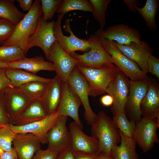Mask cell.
<instances>
[{
  "instance_id": "obj_19",
  "label": "cell",
  "mask_w": 159,
  "mask_h": 159,
  "mask_svg": "<svg viewBox=\"0 0 159 159\" xmlns=\"http://www.w3.org/2000/svg\"><path fill=\"white\" fill-rule=\"evenodd\" d=\"M67 118V116H60L48 133L47 139L48 148L59 152L69 147V132L66 125Z\"/></svg>"
},
{
  "instance_id": "obj_11",
  "label": "cell",
  "mask_w": 159,
  "mask_h": 159,
  "mask_svg": "<svg viewBox=\"0 0 159 159\" xmlns=\"http://www.w3.org/2000/svg\"><path fill=\"white\" fill-rule=\"evenodd\" d=\"M67 82L80 100L85 110V120L88 125H91L94 121L96 114L93 111L90 104L88 83L76 66L70 74Z\"/></svg>"
},
{
  "instance_id": "obj_31",
  "label": "cell",
  "mask_w": 159,
  "mask_h": 159,
  "mask_svg": "<svg viewBox=\"0 0 159 159\" xmlns=\"http://www.w3.org/2000/svg\"><path fill=\"white\" fill-rule=\"evenodd\" d=\"M112 120L116 127L125 136L132 138L135 122L129 120L125 112H119L113 115Z\"/></svg>"
},
{
  "instance_id": "obj_20",
  "label": "cell",
  "mask_w": 159,
  "mask_h": 159,
  "mask_svg": "<svg viewBox=\"0 0 159 159\" xmlns=\"http://www.w3.org/2000/svg\"><path fill=\"white\" fill-rule=\"evenodd\" d=\"M12 143L18 159H32L36 152L41 148L39 139L30 133L16 134Z\"/></svg>"
},
{
  "instance_id": "obj_7",
  "label": "cell",
  "mask_w": 159,
  "mask_h": 159,
  "mask_svg": "<svg viewBox=\"0 0 159 159\" xmlns=\"http://www.w3.org/2000/svg\"><path fill=\"white\" fill-rule=\"evenodd\" d=\"M88 40L90 44V48L88 52L82 54L75 52L70 54L78 61L76 66L96 67L113 63L111 56L94 34H91Z\"/></svg>"
},
{
  "instance_id": "obj_15",
  "label": "cell",
  "mask_w": 159,
  "mask_h": 159,
  "mask_svg": "<svg viewBox=\"0 0 159 159\" xmlns=\"http://www.w3.org/2000/svg\"><path fill=\"white\" fill-rule=\"evenodd\" d=\"M60 116L57 111L41 120L32 123L19 126L11 124L9 126L16 134L30 133L37 137L41 144H47V134L57 122Z\"/></svg>"
},
{
  "instance_id": "obj_3",
  "label": "cell",
  "mask_w": 159,
  "mask_h": 159,
  "mask_svg": "<svg viewBox=\"0 0 159 159\" xmlns=\"http://www.w3.org/2000/svg\"><path fill=\"white\" fill-rule=\"evenodd\" d=\"M76 67L88 83L89 95L93 97L106 93L119 70L113 63L96 67Z\"/></svg>"
},
{
  "instance_id": "obj_27",
  "label": "cell",
  "mask_w": 159,
  "mask_h": 159,
  "mask_svg": "<svg viewBox=\"0 0 159 159\" xmlns=\"http://www.w3.org/2000/svg\"><path fill=\"white\" fill-rule=\"evenodd\" d=\"M158 0H147L142 8L136 6L135 9L144 19L148 28L152 32H155L157 28L155 21V16L158 11Z\"/></svg>"
},
{
  "instance_id": "obj_12",
  "label": "cell",
  "mask_w": 159,
  "mask_h": 159,
  "mask_svg": "<svg viewBox=\"0 0 159 159\" xmlns=\"http://www.w3.org/2000/svg\"><path fill=\"white\" fill-rule=\"evenodd\" d=\"M129 78L118 70L106 90V93L113 98L111 111L113 115L119 112H125L126 103L129 90Z\"/></svg>"
},
{
  "instance_id": "obj_46",
  "label": "cell",
  "mask_w": 159,
  "mask_h": 159,
  "mask_svg": "<svg viewBox=\"0 0 159 159\" xmlns=\"http://www.w3.org/2000/svg\"><path fill=\"white\" fill-rule=\"evenodd\" d=\"M101 104L104 106L108 107L111 105L113 103V99L109 95L102 96L100 100Z\"/></svg>"
},
{
  "instance_id": "obj_17",
  "label": "cell",
  "mask_w": 159,
  "mask_h": 159,
  "mask_svg": "<svg viewBox=\"0 0 159 159\" xmlns=\"http://www.w3.org/2000/svg\"><path fill=\"white\" fill-rule=\"evenodd\" d=\"M82 104L80 98L67 82H62V95L57 111L60 116L70 117L82 128L83 124L79 115V109Z\"/></svg>"
},
{
  "instance_id": "obj_23",
  "label": "cell",
  "mask_w": 159,
  "mask_h": 159,
  "mask_svg": "<svg viewBox=\"0 0 159 159\" xmlns=\"http://www.w3.org/2000/svg\"><path fill=\"white\" fill-rule=\"evenodd\" d=\"M49 115L41 100H31L12 124L25 125L41 120Z\"/></svg>"
},
{
  "instance_id": "obj_22",
  "label": "cell",
  "mask_w": 159,
  "mask_h": 159,
  "mask_svg": "<svg viewBox=\"0 0 159 159\" xmlns=\"http://www.w3.org/2000/svg\"><path fill=\"white\" fill-rule=\"evenodd\" d=\"M62 82L57 75L49 82L41 99L49 115L57 111L61 98Z\"/></svg>"
},
{
  "instance_id": "obj_38",
  "label": "cell",
  "mask_w": 159,
  "mask_h": 159,
  "mask_svg": "<svg viewBox=\"0 0 159 159\" xmlns=\"http://www.w3.org/2000/svg\"><path fill=\"white\" fill-rule=\"evenodd\" d=\"M148 72L155 76L159 79V59L152 54L149 56L147 60Z\"/></svg>"
},
{
  "instance_id": "obj_16",
  "label": "cell",
  "mask_w": 159,
  "mask_h": 159,
  "mask_svg": "<svg viewBox=\"0 0 159 159\" xmlns=\"http://www.w3.org/2000/svg\"><path fill=\"white\" fill-rule=\"evenodd\" d=\"M112 41L124 55L135 63L143 72L147 73V60L153 52V49L148 43L143 40L138 42H132L129 45L126 46Z\"/></svg>"
},
{
  "instance_id": "obj_35",
  "label": "cell",
  "mask_w": 159,
  "mask_h": 159,
  "mask_svg": "<svg viewBox=\"0 0 159 159\" xmlns=\"http://www.w3.org/2000/svg\"><path fill=\"white\" fill-rule=\"evenodd\" d=\"M62 0H41V6L42 13V18L47 21L51 20L61 3Z\"/></svg>"
},
{
  "instance_id": "obj_1",
  "label": "cell",
  "mask_w": 159,
  "mask_h": 159,
  "mask_svg": "<svg viewBox=\"0 0 159 159\" xmlns=\"http://www.w3.org/2000/svg\"><path fill=\"white\" fill-rule=\"evenodd\" d=\"M41 0H36L30 9L22 19L15 26L10 37L2 46H16L20 47L26 54L30 37L35 32L42 13Z\"/></svg>"
},
{
  "instance_id": "obj_14",
  "label": "cell",
  "mask_w": 159,
  "mask_h": 159,
  "mask_svg": "<svg viewBox=\"0 0 159 159\" xmlns=\"http://www.w3.org/2000/svg\"><path fill=\"white\" fill-rule=\"evenodd\" d=\"M69 130V147L72 151L89 154L98 152L99 145L97 140L85 134L82 128L74 121L70 123Z\"/></svg>"
},
{
  "instance_id": "obj_10",
  "label": "cell",
  "mask_w": 159,
  "mask_h": 159,
  "mask_svg": "<svg viewBox=\"0 0 159 159\" xmlns=\"http://www.w3.org/2000/svg\"><path fill=\"white\" fill-rule=\"evenodd\" d=\"M55 22L54 20L45 21L41 17L35 32L29 39L28 46V50L34 47H40L46 58L50 62V49L56 41L54 29Z\"/></svg>"
},
{
  "instance_id": "obj_42",
  "label": "cell",
  "mask_w": 159,
  "mask_h": 159,
  "mask_svg": "<svg viewBox=\"0 0 159 159\" xmlns=\"http://www.w3.org/2000/svg\"><path fill=\"white\" fill-rule=\"evenodd\" d=\"M56 159H74L73 153L69 147L59 152Z\"/></svg>"
},
{
  "instance_id": "obj_32",
  "label": "cell",
  "mask_w": 159,
  "mask_h": 159,
  "mask_svg": "<svg viewBox=\"0 0 159 159\" xmlns=\"http://www.w3.org/2000/svg\"><path fill=\"white\" fill-rule=\"evenodd\" d=\"M24 52L16 46L0 47V61L7 63L18 61L25 57Z\"/></svg>"
},
{
  "instance_id": "obj_24",
  "label": "cell",
  "mask_w": 159,
  "mask_h": 159,
  "mask_svg": "<svg viewBox=\"0 0 159 159\" xmlns=\"http://www.w3.org/2000/svg\"><path fill=\"white\" fill-rule=\"evenodd\" d=\"M8 67L20 69L34 74L41 70L54 71L53 63L46 61L41 56L26 57L13 62L8 63Z\"/></svg>"
},
{
  "instance_id": "obj_33",
  "label": "cell",
  "mask_w": 159,
  "mask_h": 159,
  "mask_svg": "<svg viewBox=\"0 0 159 159\" xmlns=\"http://www.w3.org/2000/svg\"><path fill=\"white\" fill-rule=\"evenodd\" d=\"M93 8L94 18L98 22L100 29H103L106 23V11L111 0H90Z\"/></svg>"
},
{
  "instance_id": "obj_21",
  "label": "cell",
  "mask_w": 159,
  "mask_h": 159,
  "mask_svg": "<svg viewBox=\"0 0 159 159\" xmlns=\"http://www.w3.org/2000/svg\"><path fill=\"white\" fill-rule=\"evenodd\" d=\"M142 117L159 118V85L155 79L149 77L147 93L140 105Z\"/></svg>"
},
{
  "instance_id": "obj_37",
  "label": "cell",
  "mask_w": 159,
  "mask_h": 159,
  "mask_svg": "<svg viewBox=\"0 0 159 159\" xmlns=\"http://www.w3.org/2000/svg\"><path fill=\"white\" fill-rule=\"evenodd\" d=\"M11 124L6 108L4 92H0V126Z\"/></svg>"
},
{
  "instance_id": "obj_40",
  "label": "cell",
  "mask_w": 159,
  "mask_h": 159,
  "mask_svg": "<svg viewBox=\"0 0 159 159\" xmlns=\"http://www.w3.org/2000/svg\"><path fill=\"white\" fill-rule=\"evenodd\" d=\"M7 68H0V92H4L11 87L10 81L6 74Z\"/></svg>"
},
{
  "instance_id": "obj_13",
  "label": "cell",
  "mask_w": 159,
  "mask_h": 159,
  "mask_svg": "<svg viewBox=\"0 0 159 159\" xmlns=\"http://www.w3.org/2000/svg\"><path fill=\"white\" fill-rule=\"evenodd\" d=\"M51 62L55 71L62 82H67L69 76L78 61L65 52L56 41L50 50Z\"/></svg>"
},
{
  "instance_id": "obj_47",
  "label": "cell",
  "mask_w": 159,
  "mask_h": 159,
  "mask_svg": "<svg viewBox=\"0 0 159 159\" xmlns=\"http://www.w3.org/2000/svg\"><path fill=\"white\" fill-rule=\"evenodd\" d=\"M97 159H113L111 156L100 155Z\"/></svg>"
},
{
  "instance_id": "obj_43",
  "label": "cell",
  "mask_w": 159,
  "mask_h": 159,
  "mask_svg": "<svg viewBox=\"0 0 159 159\" xmlns=\"http://www.w3.org/2000/svg\"><path fill=\"white\" fill-rule=\"evenodd\" d=\"M123 1L126 4L127 9L134 13L137 11L135 7H138L140 5V2L137 0H123Z\"/></svg>"
},
{
  "instance_id": "obj_49",
  "label": "cell",
  "mask_w": 159,
  "mask_h": 159,
  "mask_svg": "<svg viewBox=\"0 0 159 159\" xmlns=\"http://www.w3.org/2000/svg\"><path fill=\"white\" fill-rule=\"evenodd\" d=\"M3 151L2 150H1L0 149V155L3 152Z\"/></svg>"
},
{
  "instance_id": "obj_9",
  "label": "cell",
  "mask_w": 159,
  "mask_h": 159,
  "mask_svg": "<svg viewBox=\"0 0 159 159\" xmlns=\"http://www.w3.org/2000/svg\"><path fill=\"white\" fill-rule=\"evenodd\" d=\"M94 35L99 40L107 39L126 46L132 42H140L141 38L138 30L124 24L114 25L106 29L100 28Z\"/></svg>"
},
{
  "instance_id": "obj_18",
  "label": "cell",
  "mask_w": 159,
  "mask_h": 159,
  "mask_svg": "<svg viewBox=\"0 0 159 159\" xmlns=\"http://www.w3.org/2000/svg\"><path fill=\"white\" fill-rule=\"evenodd\" d=\"M4 95L6 110L12 124L31 100L19 88L11 87Z\"/></svg>"
},
{
  "instance_id": "obj_48",
  "label": "cell",
  "mask_w": 159,
  "mask_h": 159,
  "mask_svg": "<svg viewBox=\"0 0 159 159\" xmlns=\"http://www.w3.org/2000/svg\"><path fill=\"white\" fill-rule=\"evenodd\" d=\"M8 63L0 61V68H8Z\"/></svg>"
},
{
  "instance_id": "obj_5",
  "label": "cell",
  "mask_w": 159,
  "mask_h": 159,
  "mask_svg": "<svg viewBox=\"0 0 159 159\" xmlns=\"http://www.w3.org/2000/svg\"><path fill=\"white\" fill-rule=\"evenodd\" d=\"M64 14H59L54 26V36L59 44L66 52L71 54L76 51L85 53L89 51L90 44L88 40L78 38L74 33L70 25L69 19L65 21L63 26L64 31L70 33L69 36H64L61 27V21Z\"/></svg>"
},
{
  "instance_id": "obj_8",
  "label": "cell",
  "mask_w": 159,
  "mask_h": 159,
  "mask_svg": "<svg viewBox=\"0 0 159 159\" xmlns=\"http://www.w3.org/2000/svg\"><path fill=\"white\" fill-rule=\"evenodd\" d=\"M149 77L137 81L130 80L129 92L126 103L125 113L130 121L135 122L142 118L140 105L147 93L148 87Z\"/></svg>"
},
{
  "instance_id": "obj_41",
  "label": "cell",
  "mask_w": 159,
  "mask_h": 159,
  "mask_svg": "<svg viewBox=\"0 0 159 159\" xmlns=\"http://www.w3.org/2000/svg\"><path fill=\"white\" fill-rule=\"evenodd\" d=\"M72 152L74 159H97L100 155L98 152L93 154L73 151Z\"/></svg>"
},
{
  "instance_id": "obj_34",
  "label": "cell",
  "mask_w": 159,
  "mask_h": 159,
  "mask_svg": "<svg viewBox=\"0 0 159 159\" xmlns=\"http://www.w3.org/2000/svg\"><path fill=\"white\" fill-rule=\"evenodd\" d=\"M9 125L0 126V149L3 151H9L11 149L13 141L16 134Z\"/></svg>"
},
{
  "instance_id": "obj_45",
  "label": "cell",
  "mask_w": 159,
  "mask_h": 159,
  "mask_svg": "<svg viewBox=\"0 0 159 159\" xmlns=\"http://www.w3.org/2000/svg\"><path fill=\"white\" fill-rule=\"evenodd\" d=\"M21 8L25 11H29L33 4L32 0H17Z\"/></svg>"
},
{
  "instance_id": "obj_25",
  "label": "cell",
  "mask_w": 159,
  "mask_h": 159,
  "mask_svg": "<svg viewBox=\"0 0 159 159\" xmlns=\"http://www.w3.org/2000/svg\"><path fill=\"white\" fill-rule=\"evenodd\" d=\"M118 131L120 136V144L112 148L111 156L113 159H139L136 150V144L133 138L127 137Z\"/></svg>"
},
{
  "instance_id": "obj_26",
  "label": "cell",
  "mask_w": 159,
  "mask_h": 159,
  "mask_svg": "<svg viewBox=\"0 0 159 159\" xmlns=\"http://www.w3.org/2000/svg\"><path fill=\"white\" fill-rule=\"evenodd\" d=\"M6 74L10 81L11 87L19 88L21 85L32 81H40L49 82L52 79L39 76L23 69L8 67Z\"/></svg>"
},
{
  "instance_id": "obj_29",
  "label": "cell",
  "mask_w": 159,
  "mask_h": 159,
  "mask_svg": "<svg viewBox=\"0 0 159 159\" xmlns=\"http://www.w3.org/2000/svg\"><path fill=\"white\" fill-rule=\"evenodd\" d=\"M77 10L92 13L93 8L89 0H62L56 12L65 15L70 11Z\"/></svg>"
},
{
  "instance_id": "obj_30",
  "label": "cell",
  "mask_w": 159,
  "mask_h": 159,
  "mask_svg": "<svg viewBox=\"0 0 159 159\" xmlns=\"http://www.w3.org/2000/svg\"><path fill=\"white\" fill-rule=\"evenodd\" d=\"M48 83L32 81L26 83L19 88L31 100H41Z\"/></svg>"
},
{
  "instance_id": "obj_39",
  "label": "cell",
  "mask_w": 159,
  "mask_h": 159,
  "mask_svg": "<svg viewBox=\"0 0 159 159\" xmlns=\"http://www.w3.org/2000/svg\"><path fill=\"white\" fill-rule=\"evenodd\" d=\"M59 153L48 148L45 150L40 148L36 152L32 159H56Z\"/></svg>"
},
{
  "instance_id": "obj_4",
  "label": "cell",
  "mask_w": 159,
  "mask_h": 159,
  "mask_svg": "<svg viewBox=\"0 0 159 159\" xmlns=\"http://www.w3.org/2000/svg\"><path fill=\"white\" fill-rule=\"evenodd\" d=\"M99 40L102 47L111 56L113 64L130 80H139L148 77L147 73L143 72L135 63L124 55L112 41L107 39Z\"/></svg>"
},
{
  "instance_id": "obj_36",
  "label": "cell",
  "mask_w": 159,
  "mask_h": 159,
  "mask_svg": "<svg viewBox=\"0 0 159 159\" xmlns=\"http://www.w3.org/2000/svg\"><path fill=\"white\" fill-rule=\"evenodd\" d=\"M15 26V25L9 21L0 19V44H2L10 37Z\"/></svg>"
},
{
  "instance_id": "obj_2",
  "label": "cell",
  "mask_w": 159,
  "mask_h": 159,
  "mask_svg": "<svg viewBox=\"0 0 159 159\" xmlns=\"http://www.w3.org/2000/svg\"><path fill=\"white\" fill-rule=\"evenodd\" d=\"M91 125L92 136L98 142V152L100 155L111 156L112 148L120 141V133L112 119L100 111Z\"/></svg>"
},
{
  "instance_id": "obj_28",
  "label": "cell",
  "mask_w": 159,
  "mask_h": 159,
  "mask_svg": "<svg viewBox=\"0 0 159 159\" xmlns=\"http://www.w3.org/2000/svg\"><path fill=\"white\" fill-rule=\"evenodd\" d=\"M14 0H0V19L6 20L16 25L26 14L21 12L15 5Z\"/></svg>"
},
{
  "instance_id": "obj_44",
  "label": "cell",
  "mask_w": 159,
  "mask_h": 159,
  "mask_svg": "<svg viewBox=\"0 0 159 159\" xmlns=\"http://www.w3.org/2000/svg\"><path fill=\"white\" fill-rule=\"evenodd\" d=\"M0 159H18L14 148L9 151H3L0 155Z\"/></svg>"
},
{
  "instance_id": "obj_6",
  "label": "cell",
  "mask_w": 159,
  "mask_h": 159,
  "mask_svg": "<svg viewBox=\"0 0 159 159\" xmlns=\"http://www.w3.org/2000/svg\"><path fill=\"white\" fill-rule=\"evenodd\" d=\"M159 118L142 117L135 122L133 139L143 152L150 150L159 142L157 133Z\"/></svg>"
}]
</instances>
